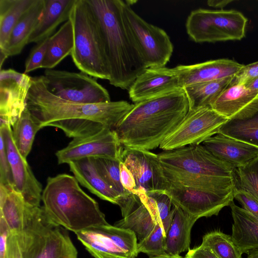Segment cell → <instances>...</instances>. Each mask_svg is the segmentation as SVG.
Segmentation results:
<instances>
[{
	"mask_svg": "<svg viewBox=\"0 0 258 258\" xmlns=\"http://www.w3.org/2000/svg\"><path fill=\"white\" fill-rule=\"evenodd\" d=\"M134 106L124 100L80 103L62 99L49 91L43 76L31 77L26 101L42 127H57L73 139L95 134L105 127L115 130Z\"/></svg>",
	"mask_w": 258,
	"mask_h": 258,
	"instance_id": "cell-1",
	"label": "cell"
},
{
	"mask_svg": "<svg viewBox=\"0 0 258 258\" xmlns=\"http://www.w3.org/2000/svg\"><path fill=\"white\" fill-rule=\"evenodd\" d=\"M183 88L134 104L115 130L125 148L150 150L159 147L189 110Z\"/></svg>",
	"mask_w": 258,
	"mask_h": 258,
	"instance_id": "cell-2",
	"label": "cell"
},
{
	"mask_svg": "<svg viewBox=\"0 0 258 258\" xmlns=\"http://www.w3.org/2000/svg\"><path fill=\"white\" fill-rule=\"evenodd\" d=\"M98 21L109 71V83L128 90L147 68L124 18L123 1L88 0Z\"/></svg>",
	"mask_w": 258,
	"mask_h": 258,
	"instance_id": "cell-3",
	"label": "cell"
},
{
	"mask_svg": "<svg viewBox=\"0 0 258 258\" xmlns=\"http://www.w3.org/2000/svg\"><path fill=\"white\" fill-rule=\"evenodd\" d=\"M158 156L169 181L217 192L236 187V169L216 157L202 144L164 151Z\"/></svg>",
	"mask_w": 258,
	"mask_h": 258,
	"instance_id": "cell-4",
	"label": "cell"
},
{
	"mask_svg": "<svg viewBox=\"0 0 258 258\" xmlns=\"http://www.w3.org/2000/svg\"><path fill=\"white\" fill-rule=\"evenodd\" d=\"M41 201L51 221L75 233L108 224L98 203L84 191L74 176L63 173L49 177Z\"/></svg>",
	"mask_w": 258,
	"mask_h": 258,
	"instance_id": "cell-5",
	"label": "cell"
},
{
	"mask_svg": "<svg viewBox=\"0 0 258 258\" xmlns=\"http://www.w3.org/2000/svg\"><path fill=\"white\" fill-rule=\"evenodd\" d=\"M74 46V63L82 72L109 80V71L96 17L88 0H76L71 9Z\"/></svg>",
	"mask_w": 258,
	"mask_h": 258,
	"instance_id": "cell-6",
	"label": "cell"
},
{
	"mask_svg": "<svg viewBox=\"0 0 258 258\" xmlns=\"http://www.w3.org/2000/svg\"><path fill=\"white\" fill-rule=\"evenodd\" d=\"M17 235L23 258H78L68 230L51 221L41 206H28L23 231Z\"/></svg>",
	"mask_w": 258,
	"mask_h": 258,
	"instance_id": "cell-7",
	"label": "cell"
},
{
	"mask_svg": "<svg viewBox=\"0 0 258 258\" xmlns=\"http://www.w3.org/2000/svg\"><path fill=\"white\" fill-rule=\"evenodd\" d=\"M247 19L234 10L198 9L188 15L185 27L197 43L240 40L245 36Z\"/></svg>",
	"mask_w": 258,
	"mask_h": 258,
	"instance_id": "cell-8",
	"label": "cell"
},
{
	"mask_svg": "<svg viewBox=\"0 0 258 258\" xmlns=\"http://www.w3.org/2000/svg\"><path fill=\"white\" fill-rule=\"evenodd\" d=\"M94 258H136L138 239L129 229L109 224L92 227L75 233Z\"/></svg>",
	"mask_w": 258,
	"mask_h": 258,
	"instance_id": "cell-9",
	"label": "cell"
},
{
	"mask_svg": "<svg viewBox=\"0 0 258 258\" xmlns=\"http://www.w3.org/2000/svg\"><path fill=\"white\" fill-rule=\"evenodd\" d=\"M43 77L49 91L62 99L80 103L111 101L108 91L83 72L47 69Z\"/></svg>",
	"mask_w": 258,
	"mask_h": 258,
	"instance_id": "cell-10",
	"label": "cell"
},
{
	"mask_svg": "<svg viewBox=\"0 0 258 258\" xmlns=\"http://www.w3.org/2000/svg\"><path fill=\"white\" fill-rule=\"evenodd\" d=\"M228 120L211 106L189 109L182 121L159 148L163 151H171L201 144L218 134L221 126Z\"/></svg>",
	"mask_w": 258,
	"mask_h": 258,
	"instance_id": "cell-11",
	"label": "cell"
},
{
	"mask_svg": "<svg viewBox=\"0 0 258 258\" xmlns=\"http://www.w3.org/2000/svg\"><path fill=\"white\" fill-rule=\"evenodd\" d=\"M131 5L123 1V14L147 68L165 67L173 51L169 36L162 29L142 19L131 8Z\"/></svg>",
	"mask_w": 258,
	"mask_h": 258,
	"instance_id": "cell-12",
	"label": "cell"
},
{
	"mask_svg": "<svg viewBox=\"0 0 258 258\" xmlns=\"http://www.w3.org/2000/svg\"><path fill=\"white\" fill-rule=\"evenodd\" d=\"M234 189L217 192L169 181V185L165 192L174 206L199 219L218 215L224 207L229 206L234 200Z\"/></svg>",
	"mask_w": 258,
	"mask_h": 258,
	"instance_id": "cell-13",
	"label": "cell"
},
{
	"mask_svg": "<svg viewBox=\"0 0 258 258\" xmlns=\"http://www.w3.org/2000/svg\"><path fill=\"white\" fill-rule=\"evenodd\" d=\"M122 149L115 131L105 127L95 134L73 139L55 155L59 164L87 157H108L121 160Z\"/></svg>",
	"mask_w": 258,
	"mask_h": 258,
	"instance_id": "cell-14",
	"label": "cell"
},
{
	"mask_svg": "<svg viewBox=\"0 0 258 258\" xmlns=\"http://www.w3.org/2000/svg\"><path fill=\"white\" fill-rule=\"evenodd\" d=\"M121 160L134 175L136 190L143 189L148 193L165 192L168 188L169 181L164 175L158 154L148 150L123 147Z\"/></svg>",
	"mask_w": 258,
	"mask_h": 258,
	"instance_id": "cell-15",
	"label": "cell"
},
{
	"mask_svg": "<svg viewBox=\"0 0 258 258\" xmlns=\"http://www.w3.org/2000/svg\"><path fill=\"white\" fill-rule=\"evenodd\" d=\"M0 134L5 140L15 190L22 195L28 205L33 207L40 206L42 185L35 177L26 159L22 156L15 145L12 136L11 125L9 123L1 122Z\"/></svg>",
	"mask_w": 258,
	"mask_h": 258,
	"instance_id": "cell-16",
	"label": "cell"
},
{
	"mask_svg": "<svg viewBox=\"0 0 258 258\" xmlns=\"http://www.w3.org/2000/svg\"><path fill=\"white\" fill-rule=\"evenodd\" d=\"M31 77L13 69L0 72L1 122L14 123L26 107Z\"/></svg>",
	"mask_w": 258,
	"mask_h": 258,
	"instance_id": "cell-17",
	"label": "cell"
},
{
	"mask_svg": "<svg viewBox=\"0 0 258 258\" xmlns=\"http://www.w3.org/2000/svg\"><path fill=\"white\" fill-rule=\"evenodd\" d=\"M146 191L137 189L119 196L117 205L120 208L122 218L114 225L132 231L139 242L146 238L157 223L145 198Z\"/></svg>",
	"mask_w": 258,
	"mask_h": 258,
	"instance_id": "cell-18",
	"label": "cell"
},
{
	"mask_svg": "<svg viewBox=\"0 0 258 258\" xmlns=\"http://www.w3.org/2000/svg\"><path fill=\"white\" fill-rule=\"evenodd\" d=\"M180 88L183 87L175 67H150L136 79L128 89V94L136 103Z\"/></svg>",
	"mask_w": 258,
	"mask_h": 258,
	"instance_id": "cell-19",
	"label": "cell"
},
{
	"mask_svg": "<svg viewBox=\"0 0 258 258\" xmlns=\"http://www.w3.org/2000/svg\"><path fill=\"white\" fill-rule=\"evenodd\" d=\"M211 107L229 120L245 119L258 112V93L244 84L230 85Z\"/></svg>",
	"mask_w": 258,
	"mask_h": 258,
	"instance_id": "cell-20",
	"label": "cell"
},
{
	"mask_svg": "<svg viewBox=\"0 0 258 258\" xmlns=\"http://www.w3.org/2000/svg\"><path fill=\"white\" fill-rule=\"evenodd\" d=\"M244 64L234 60L221 58L189 65L175 67L182 87L234 77Z\"/></svg>",
	"mask_w": 258,
	"mask_h": 258,
	"instance_id": "cell-21",
	"label": "cell"
},
{
	"mask_svg": "<svg viewBox=\"0 0 258 258\" xmlns=\"http://www.w3.org/2000/svg\"><path fill=\"white\" fill-rule=\"evenodd\" d=\"M202 145L214 156L235 169L246 165L258 156V148L221 134Z\"/></svg>",
	"mask_w": 258,
	"mask_h": 258,
	"instance_id": "cell-22",
	"label": "cell"
},
{
	"mask_svg": "<svg viewBox=\"0 0 258 258\" xmlns=\"http://www.w3.org/2000/svg\"><path fill=\"white\" fill-rule=\"evenodd\" d=\"M68 164L71 171L82 186L102 200L117 205L119 195L102 178L92 157L73 161Z\"/></svg>",
	"mask_w": 258,
	"mask_h": 258,
	"instance_id": "cell-23",
	"label": "cell"
},
{
	"mask_svg": "<svg viewBox=\"0 0 258 258\" xmlns=\"http://www.w3.org/2000/svg\"><path fill=\"white\" fill-rule=\"evenodd\" d=\"M229 206L233 220L232 240L242 254L258 251V218L233 201Z\"/></svg>",
	"mask_w": 258,
	"mask_h": 258,
	"instance_id": "cell-24",
	"label": "cell"
},
{
	"mask_svg": "<svg viewBox=\"0 0 258 258\" xmlns=\"http://www.w3.org/2000/svg\"><path fill=\"white\" fill-rule=\"evenodd\" d=\"M76 0H44L41 18L33 32L29 43H38L49 38L56 28L69 20Z\"/></svg>",
	"mask_w": 258,
	"mask_h": 258,
	"instance_id": "cell-25",
	"label": "cell"
},
{
	"mask_svg": "<svg viewBox=\"0 0 258 258\" xmlns=\"http://www.w3.org/2000/svg\"><path fill=\"white\" fill-rule=\"evenodd\" d=\"M44 0H36L33 5L22 16L10 35L4 50L8 57L20 54L29 43L30 38L36 27L42 14Z\"/></svg>",
	"mask_w": 258,
	"mask_h": 258,
	"instance_id": "cell-26",
	"label": "cell"
},
{
	"mask_svg": "<svg viewBox=\"0 0 258 258\" xmlns=\"http://www.w3.org/2000/svg\"><path fill=\"white\" fill-rule=\"evenodd\" d=\"M29 206L19 192L0 184V219L10 232L17 234L23 232Z\"/></svg>",
	"mask_w": 258,
	"mask_h": 258,
	"instance_id": "cell-27",
	"label": "cell"
},
{
	"mask_svg": "<svg viewBox=\"0 0 258 258\" xmlns=\"http://www.w3.org/2000/svg\"><path fill=\"white\" fill-rule=\"evenodd\" d=\"M175 207L173 218L166 235L164 254L179 255L190 248L192 227L198 220L177 206Z\"/></svg>",
	"mask_w": 258,
	"mask_h": 258,
	"instance_id": "cell-28",
	"label": "cell"
},
{
	"mask_svg": "<svg viewBox=\"0 0 258 258\" xmlns=\"http://www.w3.org/2000/svg\"><path fill=\"white\" fill-rule=\"evenodd\" d=\"M74 46L73 28L69 19L49 37L42 68L47 70L55 67L67 56L71 55Z\"/></svg>",
	"mask_w": 258,
	"mask_h": 258,
	"instance_id": "cell-29",
	"label": "cell"
},
{
	"mask_svg": "<svg viewBox=\"0 0 258 258\" xmlns=\"http://www.w3.org/2000/svg\"><path fill=\"white\" fill-rule=\"evenodd\" d=\"M234 77L184 87L189 109L211 106L222 92L230 85Z\"/></svg>",
	"mask_w": 258,
	"mask_h": 258,
	"instance_id": "cell-30",
	"label": "cell"
},
{
	"mask_svg": "<svg viewBox=\"0 0 258 258\" xmlns=\"http://www.w3.org/2000/svg\"><path fill=\"white\" fill-rule=\"evenodd\" d=\"M11 127L14 144L22 156L26 159L36 134L42 127L27 107Z\"/></svg>",
	"mask_w": 258,
	"mask_h": 258,
	"instance_id": "cell-31",
	"label": "cell"
},
{
	"mask_svg": "<svg viewBox=\"0 0 258 258\" xmlns=\"http://www.w3.org/2000/svg\"><path fill=\"white\" fill-rule=\"evenodd\" d=\"M36 0H0V50H4L13 28Z\"/></svg>",
	"mask_w": 258,
	"mask_h": 258,
	"instance_id": "cell-32",
	"label": "cell"
},
{
	"mask_svg": "<svg viewBox=\"0 0 258 258\" xmlns=\"http://www.w3.org/2000/svg\"><path fill=\"white\" fill-rule=\"evenodd\" d=\"M218 133L258 148V112L245 119L228 120L221 126Z\"/></svg>",
	"mask_w": 258,
	"mask_h": 258,
	"instance_id": "cell-33",
	"label": "cell"
},
{
	"mask_svg": "<svg viewBox=\"0 0 258 258\" xmlns=\"http://www.w3.org/2000/svg\"><path fill=\"white\" fill-rule=\"evenodd\" d=\"M201 244L210 247L218 258H242V253L231 236L220 231L205 234Z\"/></svg>",
	"mask_w": 258,
	"mask_h": 258,
	"instance_id": "cell-34",
	"label": "cell"
},
{
	"mask_svg": "<svg viewBox=\"0 0 258 258\" xmlns=\"http://www.w3.org/2000/svg\"><path fill=\"white\" fill-rule=\"evenodd\" d=\"M92 158L100 175L119 196L131 192L126 190L121 183L119 167L120 160L108 157Z\"/></svg>",
	"mask_w": 258,
	"mask_h": 258,
	"instance_id": "cell-35",
	"label": "cell"
},
{
	"mask_svg": "<svg viewBox=\"0 0 258 258\" xmlns=\"http://www.w3.org/2000/svg\"><path fill=\"white\" fill-rule=\"evenodd\" d=\"M166 243V233L159 223L155 226L150 234L142 241L138 243V253L143 252L149 258L157 257L164 254Z\"/></svg>",
	"mask_w": 258,
	"mask_h": 258,
	"instance_id": "cell-36",
	"label": "cell"
},
{
	"mask_svg": "<svg viewBox=\"0 0 258 258\" xmlns=\"http://www.w3.org/2000/svg\"><path fill=\"white\" fill-rule=\"evenodd\" d=\"M236 187L258 199V156L245 166L236 169Z\"/></svg>",
	"mask_w": 258,
	"mask_h": 258,
	"instance_id": "cell-37",
	"label": "cell"
},
{
	"mask_svg": "<svg viewBox=\"0 0 258 258\" xmlns=\"http://www.w3.org/2000/svg\"><path fill=\"white\" fill-rule=\"evenodd\" d=\"M147 194L152 198L155 203L161 223L167 235L173 218L175 207L170 197L165 192L154 191Z\"/></svg>",
	"mask_w": 258,
	"mask_h": 258,
	"instance_id": "cell-38",
	"label": "cell"
},
{
	"mask_svg": "<svg viewBox=\"0 0 258 258\" xmlns=\"http://www.w3.org/2000/svg\"><path fill=\"white\" fill-rule=\"evenodd\" d=\"M49 40V38H47L37 43L33 48L25 62V74H27L31 71L42 68Z\"/></svg>",
	"mask_w": 258,
	"mask_h": 258,
	"instance_id": "cell-39",
	"label": "cell"
},
{
	"mask_svg": "<svg viewBox=\"0 0 258 258\" xmlns=\"http://www.w3.org/2000/svg\"><path fill=\"white\" fill-rule=\"evenodd\" d=\"M0 184L8 188L14 189L13 177L7 156L6 144L1 134H0Z\"/></svg>",
	"mask_w": 258,
	"mask_h": 258,
	"instance_id": "cell-40",
	"label": "cell"
},
{
	"mask_svg": "<svg viewBox=\"0 0 258 258\" xmlns=\"http://www.w3.org/2000/svg\"><path fill=\"white\" fill-rule=\"evenodd\" d=\"M234 199L238 201L243 208L258 218V199L246 191L236 187Z\"/></svg>",
	"mask_w": 258,
	"mask_h": 258,
	"instance_id": "cell-41",
	"label": "cell"
},
{
	"mask_svg": "<svg viewBox=\"0 0 258 258\" xmlns=\"http://www.w3.org/2000/svg\"><path fill=\"white\" fill-rule=\"evenodd\" d=\"M258 77V61L244 65L236 74L230 85L246 84Z\"/></svg>",
	"mask_w": 258,
	"mask_h": 258,
	"instance_id": "cell-42",
	"label": "cell"
},
{
	"mask_svg": "<svg viewBox=\"0 0 258 258\" xmlns=\"http://www.w3.org/2000/svg\"><path fill=\"white\" fill-rule=\"evenodd\" d=\"M6 258H23L18 235L10 232L8 237Z\"/></svg>",
	"mask_w": 258,
	"mask_h": 258,
	"instance_id": "cell-43",
	"label": "cell"
},
{
	"mask_svg": "<svg viewBox=\"0 0 258 258\" xmlns=\"http://www.w3.org/2000/svg\"><path fill=\"white\" fill-rule=\"evenodd\" d=\"M119 167L120 181L122 186L126 190L133 193L137 189L134 175L122 161L120 162Z\"/></svg>",
	"mask_w": 258,
	"mask_h": 258,
	"instance_id": "cell-44",
	"label": "cell"
},
{
	"mask_svg": "<svg viewBox=\"0 0 258 258\" xmlns=\"http://www.w3.org/2000/svg\"><path fill=\"white\" fill-rule=\"evenodd\" d=\"M185 258H218L210 247L201 244L193 249H189Z\"/></svg>",
	"mask_w": 258,
	"mask_h": 258,
	"instance_id": "cell-45",
	"label": "cell"
},
{
	"mask_svg": "<svg viewBox=\"0 0 258 258\" xmlns=\"http://www.w3.org/2000/svg\"><path fill=\"white\" fill-rule=\"evenodd\" d=\"M10 232L6 223L0 219V258H6L7 240Z\"/></svg>",
	"mask_w": 258,
	"mask_h": 258,
	"instance_id": "cell-46",
	"label": "cell"
},
{
	"mask_svg": "<svg viewBox=\"0 0 258 258\" xmlns=\"http://www.w3.org/2000/svg\"><path fill=\"white\" fill-rule=\"evenodd\" d=\"M232 2V1H209L207 3L208 5L211 7L223 8L227 5V4Z\"/></svg>",
	"mask_w": 258,
	"mask_h": 258,
	"instance_id": "cell-47",
	"label": "cell"
},
{
	"mask_svg": "<svg viewBox=\"0 0 258 258\" xmlns=\"http://www.w3.org/2000/svg\"><path fill=\"white\" fill-rule=\"evenodd\" d=\"M245 85L252 91L258 93V77L248 82Z\"/></svg>",
	"mask_w": 258,
	"mask_h": 258,
	"instance_id": "cell-48",
	"label": "cell"
},
{
	"mask_svg": "<svg viewBox=\"0 0 258 258\" xmlns=\"http://www.w3.org/2000/svg\"><path fill=\"white\" fill-rule=\"evenodd\" d=\"M152 258H185L183 257L180 255H168L166 254H163L162 255L157 256V257H154Z\"/></svg>",
	"mask_w": 258,
	"mask_h": 258,
	"instance_id": "cell-49",
	"label": "cell"
},
{
	"mask_svg": "<svg viewBox=\"0 0 258 258\" xmlns=\"http://www.w3.org/2000/svg\"><path fill=\"white\" fill-rule=\"evenodd\" d=\"M247 258H258V251H255L249 253Z\"/></svg>",
	"mask_w": 258,
	"mask_h": 258,
	"instance_id": "cell-50",
	"label": "cell"
}]
</instances>
